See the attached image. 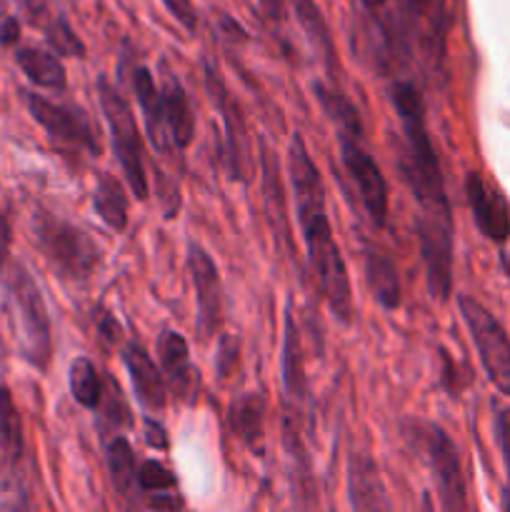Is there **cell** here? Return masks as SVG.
<instances>
[{
    "label": "cell",
    "instance_id": "cell-3",
    "mask_svg": "<svg viewBox=\"0 0 510 512\" xmlns=\"http://www.w3.org/2000/svg\"><path fill=\"white\" fill-rule=\"evenodd\" d=\"M5 318H8L18 353L33 368H48L50 353H53L48 308H45L38 283L20 263H15L5 278Z\"/></svg>",
    "mask_w": 510,
    "mask_h": 512
},
{
    "label": "cell",
    "instance_id": "cell-19",
    "mask_svg": "<svg viewBox=\"0 0 510 512\" xmlns=\"http://www.w3.org/2000/svg\"><path fill=\"white\" fill-rule=\"evenodd\" d=\"M265 398L260 393H243L230 403L228 425L235 438L255 455L265 448Z\"/></svg>",
    "mask_w": 510,
    "mask_h": 512
},
{
    "label": "cell",
    "instance_id": "cell-35",
    "mask_svg": "<svg viewBox=\"0 0 510 512\" xmlns=\"http://www.w3.org/2000/svg\"><path fill=\"white\" fill-rule=\"evenodd\" d=\"M213 30L225 40V43H245L248 33H245L243 25L228 15L225 10H213Z\"/></svg>",
    "mask_w": 510,
    "mask_h": 512
},
{
    "label": "cell",
    "instance_id": "cell-8",
    "mask_svg": "<svg viewBox=\"0 0 510 512\" xmlns=\"http://www.w3.org/2000/svg\"><path fill=\"white\" fill-rule=\"evenodd\" d=\"M458 308L463 313L473 343L478 348L480 363L488 373L490 383L503 395H510V338L493 313L483 308L470 295H458Z\"/></svg>",
    "mask_w": 510,
    "mask_h": 512
},
{
    "label": "cell",
    "instance_id": "cell-32",
    "mask_svg": "<svg viewBox=\"0 0 510 512\" xmlns=\"http://www.w3.org/2000/svg\"><path fill=\"white\" fill-rule=\"evenodd\" d=\"M45 40L58 55H68V58H83L85 55L83 40L75 35V30L70 28L65 18L50 20L48 28H45Z\"/></svg>",
    "mask_w": 510,
    "mask_h": 512
},
{
    "label": "cell",
    "instance_id": "cell-31",
    "mask_svg": "<svg viewBox=\"0 0 510 512\" xmlns=\"http://www.w3.org/2000/svg\"><path fill=\"white\" fill-rule=\"evenodd\" d=\"M288 3L293 5L295 18H298V23L303 25V30H305V35L310 38V43L320 50V55H323L325 63L333 68V63H335L333 38H330L328 25H325V18H323V13H320L318 5H315V0H288Z\"/></svg>",
    "mask_w": 510,
    "mask_h": 512
},
{
    "label": "cell",
    "instance_id": "cell-41",
    "mask_svg": "<svg viewBox=\"0 0 510 512\" xmlns=\"http://www.w3.org/2000/svg\"><path fill=\"white\" fill-rule=\"evenodd\" d=\"M10 243H13V233H10V223L5 218V213L0 210V270H3L5 260H8Z\"/></svg>",
    "mask_w": 510,
    "mask_h": 512
},
{
    "label": "cell",
    "instance_id": "cell-2",
    "mask_svg": "<svg viewBox=\"0 0 510 512\" xmlns=\"http://www.w3.org/2000/svg\"><path fill=\"white\" fill-rule=\"evenodd\" d=\"M390 100L398 110L403 128V153H400V175L408 183L410 193L418 200L420 213L450 215L448 193H445L443 170L425 128V103L420 90L410 80L398 78L390 85Z\"/></svg>",
    "mask_w": 510,
    "mask_h": 512
},
{
    "label": "cell",
    "instance_id": "cell-12",
    "mask_svg": "<svg viewBox=\"0 0 510 512\" xmlns=\"http://www.w3.org/2000/svg\"><path fill=\"white\" fill-rule=\"evenodd\" d=\"M338 145L340 160H343L345 170H348L350 180L358 190L365 213L370 215V220L378 228H383L385 220H388V183H385L373 155L365 150L363 135L338 133Z\"/></svg>",
    "mask_w": 510,
    "mask_h": 512
},
{
    "label": "cell",
    "instance_id": "cell-44",
    "mask_svg": "<svg viewBox=\"0 0 510 512\" xmlns=\"http://www.w3.org/2000/svg\"><path fill=\"white\" fill-rule=\"evenodd\" d=\"M505 268H508V273H510V255H508V258H505Z\"/></svg>",
    "mask_w": 510,
    "mask_h": 512
},
{
    "label": "cell",
    "instance_id": "cell-34",
    "mask_svg": "<svg viewBox=\"0 0 510 512\" xmlns=\"http://www.w3.org/2000/svg\"><path fill=\"white\" fill-rule=\"evenodd\" d=\"M495 435H498L500 450H503L505 468H508V490H505V510H510V410L503 408L495 415Z\"/></svg>",
    "mask_w": 510,
    "mask_h": 512
},
{
    "label": "cell",
    "instance_id": "cell-36",
    "mask_svg": "<svg viewBox=\"0 0 510 512\" xmlns=\"http://www.w3.org/2000/svg\"><path fill=\"white\" fill-rule=\"evenodd\" d=\"M163 3L165 8L170 10V15H173L188 33H195V28H198V13H195L190 0H163Z\"/></svg>",
    "mask_w": 510,
    "mask_h": 512
},
{
    "label": "cell",
    "instance_id": "cell-43",
    "mask_svg": "<svg viewBox=\"0 0 510 512\" xmlns=\"http://www.w3.org/2000/svg\"><path fill=\"white\" fill-rule=\"evenodd\" d=\"M360 3H363L370 13L378 15V13H383L385 5H388V0H360Z\"/></svg>",
    "mask_w": 510,
    "mask_h": 512
},
{
    "label": "cell",
    "instance_id": "cell-6",
    "mask_svg": "<svg viewBox=\"0 0 510 512\" xmlns=\"http://www.w3.org/2000/svg\"><path fill=\"white\" fill-rule=\"evenodd\" d=\"M98 100L103 108L105 123L110 128V140H113L115 158H118L120 168H123L125 180H128L130 190L135 198H148V175H145V160H143V140H140L138 123H135L133 108L128 100L123 98L118 88L110 83L108 78H98Z\"/></svg>",
    "mask_w": 510,
    "mask_h": 512
},
{
    "label": "cell",
    "instance_id": "cell-9",
    "mask_svg": "<svg viewBox=\"0 0 510 512\" xmlns=\"http://www.w3.org/2000/svg\"><path fill=\"white\" fill-rule=\"evenodd\" d=\"M415 238L425 263L428 290L440 303L453 290V215H415Z\"/></svg>",
    "mask_w": 510,
    "mask_h": 512
},
{
    "label": "cell",
    "instance_id": "cell-14",
    "mask_svg": "<svg viewBox=\"0 0 510 512\" xmlns=\"http://www.w3.org/2000/svg\"><path fill=\"white\" fill-rule=\"evenodd\" d=\"M120 358L128 370L138 403L150 413H160L165 408V400H168V383H165L163 373L153 363L148 350L143 348V343H138V340L125 343L120 350Z\"/></svg>",
    "mask_w": 510,
    "mask_h": 512
},
{
    "label": "cell",
    "instance_id": "cell-17",
    "mask_svg": "<svg viewBox=\"0 0 510 512\" xmlns=\"http://www.w3.org/2000/svg\"><path fill=\"white\" fill-rule=\"evenodd\" d=\"M130 85H133L135 98H138L140 110H143L150 140H153L155 148L165 155L170 150V145H173V140H170L168 123H165L163 95H160V88L155 85L153 73H150L145 65L133 63V68H130Z\"/></svg>",
    "mask_w": 510,
    "mask_h": 512
},
{
    "label": "cell",
    "instance_id": "cell-22",
    "mask_svg": "<svg viewBox=\"0 0 510 512\" xmlns=\"http://www.w3.org/2000/svg\"><path fill=\"white\" fill-rule=\"evenodd\" d=\"M365 260V280H368V288L373 293V298L378 300L380 308L395 310L400 305V278L395 263L380 250L368 248L363 253Z\"/></svg>",
    "mask_w": 510,
    "mask_h": 512
},
{
    "label": "cell",
    "instance_id": "cell-38",
    "mask_svg": "<svg viewBox=\"0 0 510 512\" xmlns=\"http://www.w3.org/2000/svg\"><path fill=\"white\" fill-rule=\"evenodd\" d=\"M288 5V0H258L260 13L268 20H273V23H283L288 18Z\"/></svg>",
    "mask_w": 510,
    "mask_h": 512
},
{
    "label": "cell",
    "instance_id": "cell-4",
    "mask_svg": "<svg viewBox=\"0 0 510 512\" xmlns=\"http://www.w3.org/2000/svg\"><path fill=\"white\" fill-rule=\"evenodd\" d=\"M35 248L63 280L85 283L100 265V248L83 228L48 210L33 215Z\"/></svg>",
    "mask_w": 510,
    "mask_h": 512
},
{
    "label": "cell",
    "instance_id": "cell-23",
    "mask_svg": "<svg viewBox=\"0 0 510 512\" xmlns=\"http://www.w3.org/2000/svg\"><path fill=\"white\" fill-rule=\"evenodd\" d=\"M15 63L28 75L30 83H35L38 88L65 90V85H68L63 63H60L58 53H53V50L18 48L15 50Z\"/></svg>",
    "mask_w": 510,
    "mask_h": 512
},
{
    "label": "cell",
    "instance_id": "cell-40",
    "mask_svg": "<svg viewBox=\"0 0 510 512\" xmlns=\"http://www.w3.org/2000/svg\"><path fill=\"white\" fill-rule=\"evenodd\" d=\"M20 40V23L18 18H3L0 20V45L3 48H10V45H15Z\"/></svg>",
    "mask_w": 510,
    "mask_h": 512
},
{
    "label": "cell",
    "instance_id": "cell-11",
    "mask_svg": "<svg viewBox=\"0 0 510 512\" xmlns=\"http://www.w3.org/2000/svg\"><path fill=\"white\" fill-rule=\"evenodd\" d=\"M25 438L15 400L0 385V508H23Z\"/></svg>",
    "mask_w": 510,
    "mask_h": 512
},
{
    "label": "cell",
    "instance_id": "cell-20",
    "mask_svg": "<svg viewBox=\"0 0 510 512\" xmlns=\"http://www.w3.org/2000/svg\"><path fill=\"white\" fill-rule=\"evenodd\" d=\"M165 108V123H168L170 140L178 150H185L193 143L195 135V115L190 108V100L180 80L170 70H163V85H160Z\"/></svg>",
    "mask_w": 510,
    "mask_h": 512
},
{
    "label": "cell",
    "instance_id": "cell-1",
    "mask_svg": "<svg viewBox=\"0 0 510 512\" xmlns=\"http://www.w3.org/2000/svg\"><path fill=\"white\" fill-rule=\"evenodd\" d=\"M290 185L295 195V213L303 230L308 263L313 268L318 288L328 303L330 313L343 325L353 323V290H350L348 268L343 253L333 238L328 213H325V185L305 148L303 135L295 133L288 153Z\"/></svg>",
    "mask_w": 510,
    "mask_h": 512
},
{
    "label": "cell",
    "instance_id": "cell-5",
    "mask_svg": "<svg viewBox=\"0 0 510 512\" xmlns=\"http://www.w3.org/2000/svg\"><path fill=\"white\" fill-rule=\"evenodd\" d=\"M400 433H403L405 443L413 448V453H418L423 463L430 468L435 488H438L440 505L453 512L468 508L463 468H460L458 448L450 440V435L438 423L420 418L405 420Z\"/></svg>",
    "mask_w": 510,
    "mask_h": 512
},
{
    "label": "cell",
    "instance_id": "cell-29",
    "mask_svg": "<svg viewBox=\"0 0 510 512\" xmlns=\"http://www.w3.org/2000/svg\"><path fill=\"white\" fill-rule=\"evenodd\" d=\"M105 460H108L110 483H113L115 493L130 503L135 495V488H138V470H135V453L128 440L120 438V435L110 440Z\"/></svg>",
    "mask_w": 510,
    "mask_h": 512
},
{
    "label": "cell",
    "instance_id": "cell-33",
    "mask_svg": "<svg viewBox=\"0 0 510 512\" xmlns=\"http://www.w3.org/2000/svg\"><path fill=\"white\" fill-rule=\"evenodd\" d=\"M240 365V340L235 335L223 333L218 338V353H215V370L220 380H230Z\"/></svg>",
    "mask_w": 510,
    "mask_h": 512
},
{
    "label": "cell",
    "instance_id": "cell-26",
    "mask_svg": "<svg viewBox=\"0 0 510 512\" xmlns=\"http://www.w3.org/2000/svg\"><path fill=\"white\" fill-rule=\"evenodd\" d=\"M283 443L285 450H288V458L290 465H293V488L295 495H298V505L300 508H313L318 505L315 500V480L313 473H310V458L305 453L303 443H300V435L298 428L290 423V418L283 420Z\"/></svg>",
    "mask_w": 510,
    "mask_h": 512
},
{
    "label": "cell",
    "instance_id": "cell-15",
    "mask_svg": "<svg viewBox=\"0 0 510 512\" xmlns=\"http://www.w3.org/2000/svg\"><path fill=\"white\" fill-rule=\"evenodd\" d=\"M158 360L160 368H163V378L168 383V388L173 390V395L185 403H193L195 398V380H198V370L190 363V348L188 340L183 338L175 330H165L158 338Z\"/></svg>",
    "mask_w": 510,
    "mask_h": 512
},
{
    "label": "cell",
    "instance_id": "cell-39",
    "mask_svg": "<svg viewBox=\"0 0 510 512\" xmlns=\"http://www.w3.org/2000/svg\"><path fill=\"white\" fill-rule=\"evenodd\" d=\"M98 333L103 335V340L108 345H115L120 340V323L108 313H100L98 318Z\"/></svg>",
    "mask_w": 510,
    "mask_h": 512
},
{
    "label": "cell",
    "instance_id": "cell-18",
    "mask_svg": "<svg viewBox=\"0 0 510 512\" xmlns=\"http://www.w3.org/2000/svg\"><path fill=\"white\" fill-rule=\"evenodd\" d=\"M348 498L355 510H390L383 478L370 455L353 453L348 463Z\"/></svg>",
    "mask_w": 510,
    "mask_h": 512
},
{
    "label": "cell",
    "instance_id": "cell-28",
    "mask_svg": "<svg viewBox=\"0 0 510 512\" xmlns=\"http://www.w3.org/2000/svg\"><path fill=\"white\" fill-rule=\"evenodd\" d=\"M313 93L315 98H318L320 108L325 110V115L333 120L338 133L363 135V120H360L358 108H355L353 100H350L348 95L340 93V90L333 88V85H325L323 80H315Z\"/></svg>",
    "mask_w": 510,
    "mask_h": 512
},
{
    "label": "cell",
    "instance_id": "cell-42",
    "mask_svg": "<svg viewBox=\"0 0 510 512\" xmlns=\"http://www.w3.org/2000/svg\"><path fill=\"white\" fill-rule=\"evenodd\" d=\"M15 3L20 5V8L25 10V13H28V18L33 20H40L43 18V13H45V0H15Z\"/></svg>",
    "mask_w": 510,
    "mask_h": 512
},
{
    "label": "cell",
    "instance_id": "cell-16",
    "mask_svg": "<svg viewBox=\"0 0 510 512\" xmlns=\"http://www.w3.org/2000/svg\"><path fill=\"white\" fill-rule=\"evenodd\" d=\"M465 195H468L473 220L485 238L503 243L510 235V215L505 208V200L495 190L485 185L480 173H468L465 178Z\"/></svg>",
    "mask_w": 510,
    "mask_h": 512
},
{
    "label": "cell",
    "instance_id": "cell-25",
    "mask_svg": "<svg viewBox=\"0 0 510 512\" xmlns=\"http://www.w3.org/2000/svg\"><path fill=\"white\" fill-rule=\"evenodd\" d=\"M93 208L98 218L115 233L128 228V195L115 175L100 173L93 193Z\"/></svg>",
    "mask_w": 510,
    "mask_h": 512
},
{
    "label": "cell",
    "instance_id": "cell-27",
    "mask_svg": "<svg viewBox=\"0 0 510 512\" xmlns=\"http://www.w3.org/2000/svg\"><path fill=\"white\" fill-rule=\"evenodd\" d=\"M260 168H263V190H265V203H268V215L273 220L275 240H285L290 243V230L288 218H285V205H283V188H280V175H278V160H275L273 150L268 143H260Z\"/></svg>",
    "mask_w": 510,
    "mask_h": 512
},
{
    "label": "cell",
    "instance_id": "cell-37",
    "mask_svg": "<svg viewBox=\"0 0 510 512\" xmlns=\"http://www.w3.org/2000/svg\"><path fill=\"white\" fill-rule=\"evenodd\" d=\"M143 425H145V443L155 450H168L170 443H168V433H165L163 425L153 418H145Z\"/></svg>",
    "mask_w": 510,
    "mask_h": 512
},
{
    "label": "cell",
    "instance_id": "cell-30",
    "mask_svg": "<svg viewBox=\"0 0 510 512\" xmlns=\"http://www.w3.org/2000/svg\"><path fill=\"white\" fill-rule=\"evenodd\" d=\"M68 385L70 393H73L75 403L83 405L88 410H98L103 403V378H100L98 368L93 365V360L80 355L73 360L68 373Z\"/></svg>",
    "mask_w": 510,
    "mask_h": 512
},
{
    "label": "cell",
    "instance_id": "cell-13",
    "mask_svg": "<svg viewBox=\"0 0 510 512\" xmlns=\"http://www.w3.org/2000/svg\"><path fill=\"white\" fill-rule=\"evenodd\" d=\"M188 268L195 285V303H198V330L203 338H213L223 325V285L213 258L200 245L188 248Z\"/></svg>",
    "mask_w": 510,
    "mask_h": 512
},
{
    "label": "cell",
    "instance_id": "cell-21",
    "mask_svg": "<svg viewBox=\"0 0 510 512\" xmlns=\"http://www.w3.org/2000/svg\"><path fill=\"white\" fill-rule=\"evenodd\" d=\"M283 385L285 395L295 405H303L308 400V378H305L303 348H300V330L295 325L293 310L288 308L285 315V335H283Z\"/></svg>",
    "mask_w": 510,
    "mask_h": 512
},
{
    "label": "cell",
    "instance_id": "cell-10",
    "mask_svg": "<svg viewBox=\"0 0 510 512\" xmlns=\"http://www.w3.org/2000/svg\"><path fill=\"white\" fill-rule=\"evenodd\" d=\"M205 70V88H208L210 100L218 108L220 118H223L225 125V168H228V175L233 180H240V183H248L250 173H253V155H250V138L248 128H245L243 110H240L238 100L230 95L228 85L220 78L218 70L210 63L203 65Z\"/></svg>",
    "mask_w": 510,
    "mask_h": 512
},
{
    "label": "cell",
    "instance_id": "cell-24",
    "mask_svg": "<svg viewBox=\"0 0 510 512\" xmlns=\"http://www.w3.org/2000/svg\"><path fill=\"white\" fill-rule=\"evenodd\" d=\"M138 490L148 495V505L155 510H175L183 508V500L178 498V480L158 460H145L138 468Z\"/></svg>",
    "mask_w": 510,
    "mask_h": 512
},
{
    "label": "cell",
    "instance_id": "cell-7",
    "mask_svg": "<svg viewBox=\"0 0 510 512\" xmlns=\"http://www.w3.org/2000/svg\"><path fill=\"white\" fill-rule=\"evenodd\" d=\"M23 103L28 105V113L33 115L35 123L48 133V138L58 145L63 153H85L100 155L98 130L90 123L88 113L75 105H60L53 100L43 98L40 93L25 90Z\"/></svg>",
    "mask_w": 510,
    "mask_h": 512
}]
</instances>
